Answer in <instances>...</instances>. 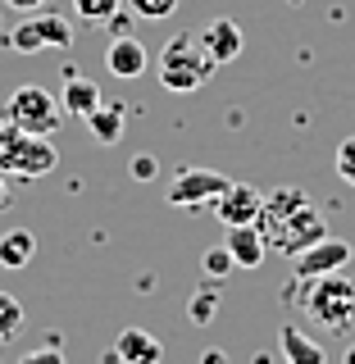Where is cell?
Segmentation results:
<instances>
[{"instance_id":"1","label":"cell","mask_w":355,"mask_h":364,"mask_svg":"<svg viewBox=\"0 0 355 364\" xmlns=\"http://www.w3.org/2000/svg\"><path fill=\"white\" fill-rule=\"evenodd\" d=\"M255 228L265 232L269 255H287V259H296L305 246H314V242H324V237H328L319 210L296 187H282V191H273V196H265Z\"/></svg>"},{"instance_id":"2","label":"cell","mask_w":355,"mask_h":364,"mask_svg":"<svg viewBox=\"0 0 355 364\" xmlns=\"http://www.w3.org/2000/svg\"><path fill=\"white\" fill-rule=\"evenodd\" d=\"M214 68H219V64L205 55V46H201L196 32H178V37H169L164 50H159V60H155L159 87H164V91H178V96L201 91L214 77Z\"/></svg>"},{"instance_id":"3","label":"cell","mask_w":355,"mask_h":364,"mask_svg":"<svg viewBox=\"0 0 355 364\" xmlns=\"http://www.w3.org/2000/svg\"><path fill=\"white\" fill-rule=\"evenodd\" d=\"M0 114H5L18 132H32V136H55V132H60V123H64V105L46 87H37V82L18 87L14 96L0 105Z\"/></svg>"},{"instance_id":"4","label":"cell","mask_w":355,"mask_h":364,"mask_svg":"<svg viewBox=\"0 0 355 364\" xmlns=\"http://www.w3.org/2000/svg\"><path fill=\"white\" fill-rule=\"evenodd\" d=\"M55 164H60V151L51 146V136L14 132L5 146H0V173H5V178L32 182V178H46Z\"/></svg>"},{"instance_id":"5","label":"cell","mask_w":355,"mask_h":364,"mask_svg":"<svg viewBox=\"0 0 355 364\" xmlns=\"http://www.w3.org/2000/svg\"><path fill=\"white\" fill-rule=\"evenodd\" d=\"M305 310H310L319 323H328V333H346L355 323V282H341L337 273L314 278V291H310V301H305Z\"/></svg>"},{"instance_id":"6","label":"cell","mask_w":355,"mask_h":364,"mask_svg":"<svg viewBox=\"0 0 355 364\" xmlns=\"http://www.w3.org/2000/svg\"><path fill=\"white\" fill-rule=\"evenodd\" d=\"M9 50H18V55H37L46 50V46H73V28H68V18L60 14H32V18H23L18 28H9V37H5Z\"/></svg>"},{"instance_id":"7","label":"cell","mask_w":355,"mask_h":364,"mask_svg":"<svg viewBox=\"0 0 355 364\" xmlns=\"http://www.w3.org/2000/svg\"><path fill=\"white\" fill-rule=\"evenodd\" d=\"M233 187V178L219 173V168H182V173L169 182V205H205V200H219L223 191Z\"/></svg>"},{"instance_id":"8","label":"cell","mask_w":355,"mask_h":364,"mask_svg":"<svg viewBox=\"0 0 355 364\" xmlns=\"http://www.w3.org/2000/svg\"><path fill=\"white\" fill-rule=\"evenodd\" d=\"M346 264H351V242H333V237L305 246L301 255L292 259V269H296V278H301V282H314V278H328V273H341Z\"/></svg>"},{"instance_id":"9","label":"cell","mask_w":355,"mask_h":364,"mask_svg":"<svg viewBox=\"0 0 355 364\" xmlns=\"http://www.w3.org/2000/svg\"><path fill=\"white\" fill-rule=\"evenodd\" d=\"M260 205H265V196H260L255 187L233 182V187H228L223 196L214 200V214H219L223 228H237V223H255V219H260Z\"/></svg>"},{"instance_id":"10","label":"cell","mask_w":355,"mask_h":364,"mask_svg":"<svg viewBox=\"0 0 355 364\" xmlns=\"http://www.w3.org/2000/svg\"><path fill=\"white\" fill-rule=\"evenodd\" d=\"M146 46L132 37V32H119V37L110 41V50H105V68L114 77H123V82H132V77H142L146 73Z\"/></svg>"},{"instance_id":"11","label":"cell","mask_w":355,"mask_h":364,"mask_svg":"<svg viewBox=\"0 0 355 364\" xmlns=\"http://www.w3.org/2000/svg\"><path fill=\"white\" fill-rule=\"evenodd\" d=\"M196 37H201L205 55H210L214 64H233L237 55H242V28H237L233 18H214V23H205Z\"/></svg>"},{"instance_id":"12","label":"cell","mask_w":355,"mask_h":364,"mask_svg":"<svg viewBox=\"0 0 355 364\" xmlns=\"http://www.w3.org/2000/svg\"><path fill=\"white\" fill-rule=\"evenodd\" d=\"M110 350H114L119 364H159V360H164V346H159L146 328H123L119 341H114Z\"/></svg>"},{"instance_id":"13","label":"cell","mask_w":355,"mask_h":364,"mask_svg":"<svg viewBox=\"0 0 355 364\" xmlns=\"http://www.w3.org/2000/svg\"><path fill=\"white\" fill-rule=\"evenodd\" d=\"M228 250H233V259H237V269H260L265 264V255H269V246H265V232H260L255 223H237V228H228Z\"/></svg>"},{"instance_id":"14","label":"cell","mask_w":355,"mask_h":364,"mask_svg":"<svg viewBox=\"0 0 355 364\" xmlns=\"http://www.w3.org/2000/svg\"><path fill=\"white\" fill-rule=\"evenodd\" d=\"M60 105H64V114H78V119H87V114L100 105V87L91 82V77H83L78 68H68L64 91H60Z\"/></svg>"},{"instance_id":"15","label":"cell","mask_w":355,"mask_h":364,"mask_svg":"<svg viewBox=\"0 0 355 364\" xmlns=\"http://www.w3.org/2000/svg\"><path fill=\"white\" fill-rule=\"evenodd\" d=\"M87 132L96 136L100 146H119V136H123V123H128V114H123V105H110V100H100L96 109L87 114Z\"/></svg>"},{"instance_id":"16","label":"cell","mask_w":355,"mask_h":364,"mask_svg":"<svg viewBox=\"0 0 355 364\" xmlns=\"http://www.w3.org/2000/svg\"><path fill=\"white\" fill-rule=\"evenodd\" d=\"M32 255H37V237L28 228H9L0 237V269H28Z\"/></svg>"},{"instance_id":"17","label":"cell","mask_w":355,"mask_h":364,"mask_svg":"<svg viewBox=\"0 0 355 364\" xmlns=\"http://www.w3.org/2000/svg\"><path fill=\"white\" fill-rule=\"evenodd\" d=\"M278 346H282V360H287V364H328L324 360V346L310 341L301 328H282V333H278Z\"/></svg>"},{"instance_id":"18","label":"cell","mask_w":355,"mask_h":364,"mask_svg":"<svg viewBox=\"0 0 355 364\" xmlns=\"http://www.w3.org/2000/svg\"><path fill=\"white\" fill-rule=\"evenodd\" d=\"M187 314H191V323H214V314H219V282H201L196 296H191V305H187Z\"/></svg>"},{"instance_id":"19","label":"cell","mask_w":355,"mask_h":364,"mask_svg":"<svg viewBox=\"0 0 355 364\" xmlns=\"http://www.w3.org/2000/svg\"><path fill=\"white\" fill-rule=\"evenodd\" d=\"M119 5L123 0H73V9H78V18H87V23H105L119 14Z\"/></svg>"},{"instance_id":"20","label":"cell","mask_w":355,"mask_h":364,"mask_svg":"<svg viewBox=\"0 0 355 364\" xmlns=\"http://www.w3.org/2000/svg\"><path fill=\"white\" fill-rule=\"evenodd\" d=\"M23 328V305L9 291H0V337H14Z\"/></svg>"},{"instance_id":"21","label":"cell","mask_w":355,"mask_h":364,"mask_svg":"<svg viewBox=\"0 0 355 364\" xmlns=\"http://www.w3.org/2000/svg\"><path fill=\"white\" fill-rule=\"evenodd\" d=\"M233 269H237V259H233V250H228V246H214V250H205V273H210L214 282H219V278H228Z\"/></svg>"},{"instance_id":"22","label":"cell","mask_w":355,"mask_h":364,"mask_svg":"<svg viewBox=\"0 0 355 364\" xmlns=\"http://www.w3.org/2000/svg\"><path fill=\"white\" fill-rule=\"evenodd\" d=\"M128 9L137 18H169L178 9V0H128Z\"/></svg>"},{"instance_id":"23","label":"cell","mask_w":355,"mask_h":364,"mask_svg":"<svg viewBox=\"0 0 355 364\" xmlns=\"http://www.w3.org/2000/svg\"><path fill=\"white\" fill-rule=\"evenodd\" d=\"M337 178L355 187V136H346V141L337 146Z\"/></svg>"},{"instance_id":"24","label":"cell","mask_w":355,"mask_h":364,"mask_svg":"<svg viewBox=\"0 0 355 364\" xmlns=\"http://www.w3.org/2000/svg\"><path fill=\"white\" fill-rule=\"evenodd\" d=\"M155 173H159V159L155 155H137L132 159V178L137 182H155Z\"/></svg>"},{"instance_id":"25","label":"cell","mask_w":355,"mask_h":364,"mask_svg":"<svg viewBox=\"0 0 355 364\" xmlns=\"http://www.w3.org/2000/svg\"><path fill=\"white\" fill-rule=\"evenodd\" d=\"M18 364H64V355H60V346H41V350H28Z\"/></svg>"},{"instance_id":"26","label":"cell","mask_w":355,"mask_h":364,"mask_svg":"<svg viewBox=\"0 0 355 364\" xmlns=\"http://www.w3.org/2000/svg\"><path fill=\"white\" fill-rule=\"evenodd\" d=\"M5 5H9V9H23V14H32V9H41L46 0H5Z\"/></svg>"},{"instance_id":"27","label":"cell","mask_w":355,"mask_h":364,"mask_svg":"<svg viewBox=\"0 0 355 364\" xmlns=\"http://www.w3.org/2000/svg\"><path fill=\"white\" fill-rule=\"evenodd\" d=\"M14 132H18V128H14V123L5 119V114H0V146H5V141H9V136H14Z\"/></svg>"},{"instance_id":"28","label":"cell","mask_w":355,"mask_h":364,"mask_svg":"<svg viewBox=\"0 0 355 364\" xmlns=\"http://www.w3.org/2000/svg\"><path fill=\"white\" fill-rule=\"evenodd\" d=\"M201 364H228V360H223V350H205Z\"/></svg>"},{"instance_id":"29","label":"cell","mask_w":355,"mask_h":364,"mask_svg":"<svg viewBox=\"0 0 355 364\" xmlns=\"http://www.w3.org/2000/svg\"><path fill=\"white\" fill-rule=\"evenodd\" d=\"M5 205H9V178L0 173V210H5Z\"/></svg>"},{"instance_id":"30","label":"cell","mask_w":355,"mask_h":364,"mask_svg":"<svg viewBox=\"0 0 355 364\" xmlns=\"http://www.w3.org/2000/svg\"><path fill=\"white\" fill-rule=\"evenodd\" d=\"M346 364H355V346H346Z\"/></svg>"},{"instance_id":"31","label":"cell","mask_w":355,"mask_h":364,"mask_svg":"<svg viewBox=\"0 0 355 364\" xmlns=\"http://www.w3.org/2000/svg\"><path fill=\"white\" fill-rule=\"evenodd\" d=\"M351 259H355V246H351Z\"/></svg>"},{"instance_id":"32","label":"cell","mask_w":355,"mask_h":364,"mask_svg":"<svg viewBox=\"0 0 355 364\" xmlns=\"http://www.w3.org/2000/svg\"><path fill=\"white\" fill-rule=\"evenodd\" d=\"M0 105H5V96H0Z\"/></svg>"}]
</instances>
